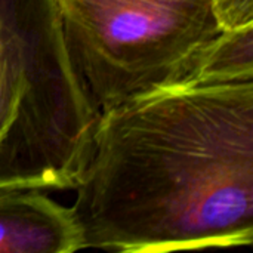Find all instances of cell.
Returning a JSON list of instances; mask_svg holds the SVG:
<instances>
[{
	"label": "cell",
	"instance_id": "cell-1",
	"mask_svg": "<svg viewBox=\"0 0 253 253\" xmlns=\"http://www.w3.org/2000/svg\"><path fill=\"white\" fill-rule=\"evenodd\" d=\"M71 206L86 249L253 242V82L162 86L98 113Z\"/></svg>",
	"mask_w": 253,
	"mask_h": 253
},
{
	"label": "cell",
	"instance_id": "cell-2",
	"mask_svg": "<svg viewBox=\"0 0 253 253\" xmlns=\"http://www.w3.org/2000/svg\"><path fill=\"white\" fill-rule=\"evenodd\" d=\"M73 65L98 113L165 86L221 30L212 0H56Z\"/></svg>",
	"mask_w": 253,
	"mask_h": 253
},
{
	"label": "cell",
	"instance_id": "cell-3",
	"mask_svg": "<svg viewBox=\"0 0 253 253\" xmlns=\"http://www.w3.org/2000/svg\"><path fill=\"white\" fill-rule=\"evenodd\" d=\"M84 239L74 209L42 190H0V253H73Z\"/></svg>",
	"mask_w": 253,
	"mask_h": 253
},
{
	"label": "cell",
	"instance_id": "cell-4",
	"mask_svg": "<svg viewBox=\"0 0 253 253\" xmlns=\"http://www.w3.org/2000/svg\"><path fill=\"white\" fill-rule=\"evenodd\" d=\"M253 82V24L219 31L199 47L165 86L216 87Z\"/></svg>",
	"mask_w": 253,
	"mask_h": 253
},
{
	"label": "cell",
	"instance_id": "cell-5",
	"mask_svg": "<svg viewBox=\"0 0 253 253\" xmlns=\"http://www.w3.org/2000/svg\"><path fill=\"white\" fill-rule=\"evenodd\" d=\"M212 9L221 30L253 24V0H212Z\"/></svg>",
	"mask_w": 253,
	"mask_h": 253
}]
</instances>
